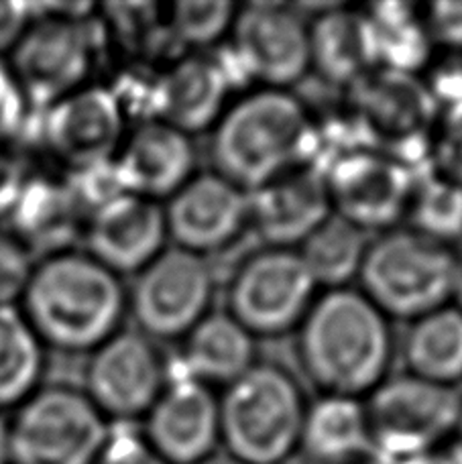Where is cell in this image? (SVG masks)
<instances>
[{"mask_svg":"<svg viewBox=\"0 0 462 464\" xmlns=\"http://www.w3.org/2000/svg\"><path fill=\"white\" fill-rule=\"evenodd\" d=\"M406 217L411 230L450 246L462 238V186L436 173L416 179Z\"/></svg>","mask_w":462,"mask_h":464,"instance_id":"30","label":"cell"},{"mask_svg":"<svg viewBox=\"0 0 462 464\" xmlns=\"http://www.w3.org/2000/svg\"><path fill=\"white\" fill-rule=\"evenodd\" d=\"M24 178L27 176H24L21 163L8 155L5 149H0V220L6 218L11 212Z\"/></svg>","mask_w":462,"mask_h":464,"instance_id":"38","label":"cell"},{"mask_svg":"<svg viewBox=\"0 0 462 464\" xmlns=\"http://www.w3.org/2000/svg\"><path fill=\"white\" fill-rule=\"evenodd\" d=\"M236 11L228 0H184L171 6L169 31L186 45H212L233 29Z\"/></svg>","mask_w":462,"mask_h":464,"instance_id":"31","label":"cell"},{"mask_svg":"<svg viewBox=\"0 0 462 464\" xmlns=\"http://www.w3.org/2000/svg\"><path fill=\"white\" fill-rule=\"evenodd\" d=\"M365 13L373 24L379 68L411 73L424 65L432 37L422 16L414 14V6L373 5Z\"/></svg>","mask_w":462,"mask_h":464,"instance_id":"29","label":"cell"},{"mask_svg":"<svg viewBox=\"0 0 462 464\" xmlns=\"http://www.w3.org/2000/svg\"><path fill=\"white\" fill-rule=\"evenodd\" d=\"M114 169L127 194L168 200L194 176L192 137L159 119L139 122L122 139Z\"/></svg>","mask_w":462,"mask_h":464,"instance_id":"19","label":"cell"},{"mask_svg":"<svg viewBox=\"0 0 462 464\" xmlns=\"http://www.w3.org/2000/svg\"><path fill=\"white\" fill-rule=\"evenodd\" d=\"M310 60L330 84L352 86L377 70V41L367 13L332 3L313 14Z\"/></svg>","mask_w":462,"mask_h":464,"instance_id":"21","label":"cell"},{"mask_svg":"<svg viewBox=\"0 0 462 464\" xmlns=\"http://www.w3.org/2000/svg\"><path fill=\"white\" fill-rule=\"evenodd\" d=\"M351 90L365 127L398 143L418 139L432 119L430 90L411 78V73L377 68Z\"/></svg>","mask_w":462,"mask_h":464,"instance_id":"23","label":"cell"},{"mask_svg":"<svg viewBox=\"0 0 462 464\" xmlns=\"http://www.w3.org/2000/svg\"><path fill=\"white\" fill-rule=\"evenodd\" d=\"M88 255L117 276H137L163 248L168 225L163 204L120 194L90 214L84 227Z\"/></svg>","mask_w":462,"mask_h":464,"instance_id":"17","label":"cell"},{"mask_svg":"<svg viewBox=\"0 0 462 464\" xmlns=\"http://www.w3.org/2000/svg\"><path fill=\"white\" fill-rule=\"evenodd\" d=\"M43 343L16 305L0 308V410L37 392Z\"/></svg>","mask_w":462,"mask_h":464,"instance_id":"28","label":"cell"},{"mask_svg":"<svg viewBox=\"0 0 462 464\" xmlns=\"http://www.w3.org/2000/svg\"><path fill=\"white\" fill-rule=\"evenodd\" d=\"M316 127L287 90L261 88L222 112L214 124L212 163L218 176L245 192L310 163Z\"/></svg>","mask_w":462,"mask_h":464,"instance_id":"3","label":"cell"},{"mask_svg":"<svg viewBox=\"0 0 462 464\" xmlns=\"http://www.w3.org/2000/svg\"><path fill=\"white\" fill-rule=\"evenodd\" d=\"M424 23L432 41L452 52H462V0H438L428 5Z\"/></svg>","mask_w":462,"mask_h":464,"instance_id":"35","label":"cell"},{"mask_svg":"<svg viewBox=\"0 0 462 464\" xmlns=\"http://www.w3.org/2000/svg\"><path fill=\"white\" fill-rule=\"evenodd\" d=\"M220 444L243 464H285L300 450L308 405L300 385L277 364L257 362L225 387Z\"/></svg>","mask_w":462,"mask_h":464,"instance_id":"4","label":"cell"},{"mask_svg":"<svg viewBox=\"0 0 462 464\" xmlns=\"http://www.w3.org/2000/svg\"><path fill=\"white\" fill-rule=\"evenodd\" d=\"M450 304L462 312V248L455 251V273H452Z\"/></svg>","mask_w":462,"mask_h":464,"instance_id":"39","label":"cell"},{"mask_svg":"<svg viewBox=\"0 0 462 464\" xmlns=\"http://www.w3.org/2000/svg\"><path fill=\"white\" fill-rule=\"evenodd\" d=\"M371 240L373 238L367 230L332 212L295 251L308 267L313 284L326 287L328 292L359 279Z\"/></svg>","mask_w":462,"mask_h":464,"instance_id":"27","label":"cell"},{"mask_svg":"<svg viewBox=\"0 0 462 464\" xmlns=\"http://www.w3.org/2000/svg\"><path fill=\"white\" fill-rule=\"evenodd\" d=\"M104 413L70 387L37 389L11 424L13 464H94L109 440Z\"/></svg>","mask_w":462,"mask_h":464,"instance_id":"7","label":"cell"},{"mask_svg":"<svg viewBox=\"0 0 462 464\" xmlns=\"http://www.w3.org/2000/svg\"><path fill=\"white\" fill-rule=\"evenodd\" d=\"M332 212L371 232L393 230L406 217L416 178L391 153L351 149L324 171Z\"/></svg>","mask_w":462,"mask_h":464,"instance_id":"11","label":"cell"},{"mask_svg":"<svg viewBox=\"0 0 462 464\" xmlns=\"http://www.w3.org/2000/svg\"><path fill=\"white\" fill-rule=\"evenodd\" d=\"M173 246L206 256L220 251L249 227V192L217 171L194 173L163 204Z\"/></svg>","mask_w":462,"mask_h":464,"instance_id":"15","label":"cell"},{"mask_svg":"<svg viewBox=\"0 0 462 464\" xmlns=\"http://www.w3.org/2000/svg\"><path fill=\"white\" fill-rule=\"evenodd\" d=\"M8 232L41 259L68 251V245L84 232L86 214L68 179L24 178L23 188L8 212Z\"/></svg>","mask_w":462,"mask_h":464,"instance_id":"20","label":"cell"},{"mask_svg":"<svg viewBox=\"0 0 462 464\" xmlns=\"http://www.w3.org/2000/svg\"><path fill=\"white\" fill-rule=\"evenodd\" d=\"M450 457H452V460H455V464H462V444L457 446V449L450 452Z\"/></svg>","mask_w":462,"mask_h":464,"instance_id":"44","label":"cell"},{"mask_svg":"<svg viewBox=\"0 0 462 464\" xmlns=\"http://www.w3.org/2000/svg\"><path fill=\"white\" fill-rule=\"evenodd\" d=\"M300 450L318 464H334L373 450L362 400L320 395L306 410Z\"/></svg>","mask_w":462,"mask_h":464,"instance_id":"25","label":"cell"},{"mask_svg":"<svg viewBox=\"0 0 462 464\" xmlns=\"http://www.w3.org/2000/svg\"><path fill=\"white\" fill-rule=\"evenodd\" d=\"M395 464H455V460H452L450 454H444L438 450L430 454H419V457H411Z\"/></svg>","mask_w":462,"mask_h":464,"instance_id":"40","label":"cell"},{"mask_svg":"<svg viewBox=\"0 0 462 464\" xmlns=\"http://www.w3.org/2000/svg\"><path fill=\"white\" fill-rule=\"evenodd\" d=\"M35 263V256L11 232L0 230V308L23 300Z\"/></svg>","mask_w":462,"mask_h":464,"instance_id":"33","label":"cell"},{"mask_svg":"<svg viewBox=\"0 0 462 464\" xmlns=\"http://www.w3.org/2000/svg\"><path fill=\"white\" fill-rule=\"evenodd\" d=\"M165 385L159 351L139 330H119L92 351L86 395L104 416H147Z\"/></svg>","mask_w":462,"mask_h":464,"instance_id":"14","label":"cell"},{"mask_svg":"<svg viewBox=\"0 0 462 464\" xmlns=\"http://www.w3.org/2000/svg\"><path fill=\"white\" fill-rule=\"evenodd\" d=\"M373 450L391 464L438 452L462 424V395L414 375L387 377L365 401Z\"/></svg>","mask_w":462,"mask_h":464,"instance_id":"6","label":"cell"},{"mask_svg":"<svg viewBox=\"0 0 462 464\" xmlns=\"http://www.w3.org/2000/svg\"><path fill=\"white\" fill-rule=\"evenodd\" d=\"M31 111V104L11 65L0 57V149L21 135Z\"/></svg>","mask_w":462,"mask_h":464,"instance_id":"34","label":"cell"},{"mask_svg":"<svg viewBox=\"0 0 462 464\" xmlns=\"http://www.w3.org/2000/svg\"><path fill=\"white\" fill-rule=\"evenodd\" d=\"M436 176L462 186V101L444 109L430 137Z\"/></svg>","mask_w":462,"mask_h":464,"instance_id":"32","label":"cell"},{"mask_svg":"<svg viewBox=\"0 0 462 464\" xmlns=\"http://www.w3.org/2000/svg\"><path fill=\"white\" fill-rule=\"evenodd\" d=\"M255 336L228 312L208 314L184 338L188 377L204 385H230L257 364Z\"/></svg>","mask_w":462,"mask_h":464,"instance_id":"24","label":"cell"},{"mask_svg":"<svg viewBox=\"0 0 462 464\" xmlns=\"http://www.w3.org/2000/svg\"><path fill=\"white\" fill-rule=\"evenodd\" d=\"M31 21V3H21V0L0 3V55L13 52Z\"/></svg>","mask_w":462,"mask_h":464,"instance_id":"37","label":"cell"},{"mask_svg":"<svg viewBox=\"0 0 462 464\" xmlns=\"http://www.w3.org/2000/svg\"><path fill=\"white\" fill-rule=\"evenodd\" d=\"M318 285L295 248L267 246L246 259L230 279L228 314L257 336L298 330Z\"/></svg>","mask_w":462,"mask_h":464,"instance_id":"8","label":"cell"},{"mask_svg":"<svg viewBox=\"0 0 462 464\" xmlns=\"http://www.w3.org/2000/svg\"><path fill=\"white\" fill-rule=\"evenodd\" d=\"M302 369L322 395L362 400L387 379L393 359L390 318L359 289H328L298 328Z\"/></svg>","mask_w":462,"mask_h":464,"instance_id":"1","label":"cell"},{"mask_svg":"<svg viewBox=\"0 0 462 464\" xmlns=\"http://www.w3.org/2000/svg\"><path fill=\"white\" fill-rule=\"evenodd\" d=\"M401 354L408 375L457 387L462 381V312L448 304L409 322Z\"/></svg>","mask_w":462,"mask_h":464,"instance_id":"26","label":"cell"},{"mask_svg":"<svg viewBox=\"0 0 462 464\" xmlns=\"http://www.w3.org/2000/svg\"><path fill=\"white\" fill-rule=\"evenodd\" d=\"M94 47L90 19L33 14L8 62L31 109L45 111L84 88V80L92 68Z\"/></svg>","mask_w":462,"mask_h":464,"instance_id":"10","label":"cell"},{"mask_svg":"<svg viewBox=\"0 0 462 464\" xmlns=\"http://www.w3.org/2000/svg\"><path fill=\"white\" fill-rule=\"evenodd\" d=\"M94 464H169L157 454L147 440L130 434L109 436L101 457Z\"/></svg>","mask_w":462,"mask_h":464,"instance_id":"36","label":"cell"},{"mask_svg":"<svg viewBox=\"0 0 462 464\" xmlns=\"http://www.w3.org/2000/svg\"><path fill=\"white\" fill-rule=\"evenodd\" d=\"M21 302L39 341L68 353L94 351L109 341L129 308L117 273L78 251L39 259Z\"/></svg>","mask_w":462,"mask_h":464,"instance_id":"2","label":"cell"},{"mask_svg":"<svg viewBox=\"0 0 462 464\" xmlns=\"http://www.w3.org/2000/svg\"><path fill=\"white\" fill-rule=\"evenodd\" d=\"M212 295L214 273L206 256L169 245L137 273L127 297L139 333L176 341L208 316Z\"/></svg>","mask_w":462,"mask_h":464,"instance_id":"9","label":"cell"},{"mask_svg":"<svg viewBox=\"0 0 462 464\" xmlns=\"http://www.w3.org/2000/svg\"><path fill=\"white\" fill-rule=\"evenodd\" d=\"M41 139L68 173L114 160L125 139V114L111 88L84 86L43 111Z\"/></svg>","mask_w":462,"mask_h":464,"instance_id":"13","label":"cell"},{"mask_svg":"<svg viewBox=\"0 0 462 464\" xmlns=\"http://www.w3.org/2000/svg\"><path fill=\"white\" fill-rule=\"evenodd\" d=\"M249 227L275 248H298L332 214L324 171L312 163L249 192Z\"/></svg>","mask_w":462,"mask_h":464,"instance_id":"18","label":"cell"},{"mask_svg":"<svg viewBox=\"0 0 462 464\" xmlns=\"http://www.w3.org/2000/svg\"><path fill=\"white\" fill-rule=\"evenodd\" d=\"M285 464H287V462H285Z\"/></svg>","mask_w":462,"mask_h":464,"instance_id":"45","label":"cell"},{"mask_svg":"<svg viewBox=\"0 0 462 464\" xmlns=\"http://www.w3.org/2000/svg\"><path fill=\"white\" fill-rule=\"evenodd\" d=\"M334 464H391L390 460H385L381 454H377L375 450H369L365 454H359V457H352V459H346L341 462H334Z\"/></svg>","mask_w":462,"mask_h":464,"instance_id":"42","label":"cell"},{"mask_svg":"<svg viewBox=\"0 0 462 464\" xmlns=\"http://www.w3.org/2000/svg\"><path fill=\"white\" fill-rule=\"evenodd\" d=\"M455 251L411 228L371 240L359 273L361 294L387 318L414 322L450 304Z\"/></svg>","mask_w":462,"mask_h":464,"instance_id":"5","label":"cell"},{"mask_svg":"<svg viewBox=\"0 0 462 464\" xmlns=\"http://www.w3.org/2000/svg\"><path fill=\"white\" fill-rule=\"evenodd\" d=\"M197 464H243V462H238L236 459H233V457H230V454H226L225 450H222V452H214L212 457L204 459V460H200Z\"/></svg>","mask_w":462,"mask_h":464,"instance_id":"43","label":"cell"},{"mask_svg":"<svg viewBox=\"0 0 462 464\" xmlns=\"http://www.w3.org/2000/svg\"><path fill=\"white\" fill-rule=\"evenodd\" d=\"M145 440L169 464L212 457L220 444L218 395L188 375L171 381L147 411Z\"/></svg>","mask_w":462,"mask_h":464,"instance_id":"16","label":"cell"},{"mask_svg":"<svg viewBox=\"0 0 462 464\" xmlns=\"http://www.w3.org/2000/svg\"><path fill=\"white\" fill-rule=\"evenodd\" d=\"M230 31L243 68L265 88L285 90L312 68L310 23L298 5L251 3L238 8Z\"/></svg>","mask_w":462,"mask_h":464,"instance_id":"12","label":"cell"},{"mask_svg":"<svg viewBox=\"0 0 462 464\" xmlns=\"http://www.w3.org/2000/svg\"><path fill=\"white\" fill-rule=\"evenodd\" d=\"M230 86L214 55H188L157 78V119L192 137L214 129Z\"/></svg>","mask_w":462,"mask_h":464,"instance_id":"22","label":"cell"},{"mask_svg":"<svg viewBox=\"0 0 462 464\" xmlns=\"http://www.w3.org/2000/svg\"><path fill=\"white\" fill-rule=\"evenodd\" d=\"M11 462V424L0 416V464Z\"/></svg>","mask_w":462,"mask_h":464,"instance_id":"41","label":"cell"}]
</instances>
